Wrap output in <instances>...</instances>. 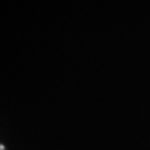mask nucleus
Listing matches in <instances>:
<instances>
[{"mask_svg": "<svg viewBox=\"0 0 150 150\" xmlns=\"http://www.w3.org/2000/svg\"><path fill=\"white\" fill-rule=\"evenodd\" d=\"M0 150H4V146H3L1 144H0Z\"/></svg>", "mask_w": 150, "mask_h": 150, "instance_id": "nucleus-1", "label": "nucleus"}]
</instances>
